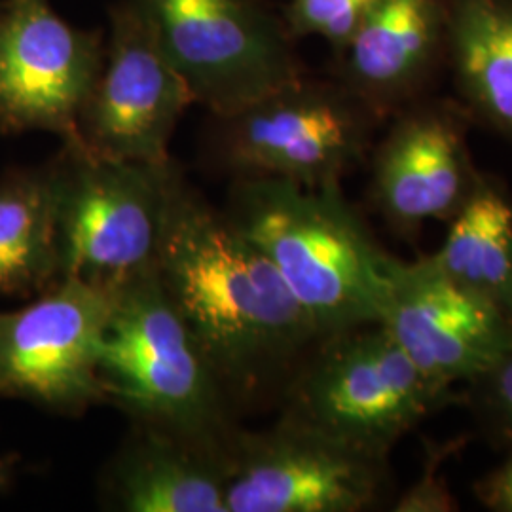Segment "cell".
Instances as JSON below:
<instances>
[{
  "mask_svg": "<svg viewBox=\"0 0 512 512\" xmlns=\"http://www.w3.org/2000/svg\"><path fill=\"white\" fill-rule=\"evenodd\" d=\"M389 458L283 414L228 442V512H365L393 495Z\"/></svg>",
  "mask_w": 512,
  "mask_h": 512,
  "instance_id": "obj_8",
  "label": "cell"
},
{
  "mask_svg": "<svg viewBox=\"0 0 512 512\" xmlns=\"http://www.w3.org/2000/svg\"><path fill=\"white\" fill-rule=\"evenodd\" d=\"M444 452L437 450L435 456L429 458V463L423 475L414 482L404 494L393 501L391 511L395 512H452L458 511V499L448 488L446 480L440 475V463Z\"/></svg>",
  "mask_w": 512,
  "mask_h": 512,
  "instance_id": "obj_21",
  "label": "cell"
},
{
  "mask_svg": "<svg viewBox=\"0 0 512 512\" xmlns=\"http://www.w3.org/2000/svg\"><path fill=\"white\" fill-rule=\"evenodd\" d=\"M228 442L215 444L137 423L105 476L112 509L228 512Z\"/></svg>",
  "mask_w": 512,
  "mask_h": 512,
  "instance_id": "obj_14",
  "label": "cell"
},
{
  "mask_svg": "<svg viewBox=\"0 0 512 512\" xmlns=\"http://www.w3.org/2000/svg\"><path fill=\"white\" fill-rule=\"evenodd\" d=\"M156 272L226 395L266 389L321 340L272 262L183 175L169 194Z\"/></svg>",
  "mask_w": 512,
  "mask_h": 512,
  "instance_id": "obj_1",
  "label": "cell"
},
{
  "mask_svg": "<svg viewBox=\"0 0 512 512\" xmlns=\"http://www.w3.org/2000/svg\"><path fill=\"white\" fill-rule=\"evenodd\" d=\"M219 122L220 164L239 177L342 183L363 162L376 116L342 84L300 76Z\"/></svg>",
  "mask_w": 512,
  "mask_h": 512,
  "instance_id": "obj_6",
  "label": "cell"
},
{
  "mask_svg": "<svg viewBox=\"0 0 512 512\" xmlns=\"http://www.w3.org/2000/svg\"><path fill=\"white\" fill-rule=\"evenodd\" d=\"M226 215L272 262L321 338L380 323L395 256L372 238L342 183L239 177Z\"/></svg>",
  "mask_w": 512,
  "mask_h": 512,
  "instance_id": "obj_2",
  "label": "cell"
},
{
  "mask_svg": "<svg viewBox=\"0 0 512 512\" xmlns=\"http://www.w3.org/2000/svg\"><path fill=\"white\" fill-rule=\"evenodd\" d=\"M475 495L490 511L512 512V446L505 461L476 482Z\"/></svg>",
  "mask_w": 512,
  "mask_h": 512,
  "instance_id": "obj_22",
  "label": "cell"
},
{
  "mask_svg": "<svg viewBox=\"0 0 512 512\" xmlns=\"http://www.w3.org/2000/svg\"><path fill=\"white\" fill-rule=\"evenodd\" d=\"M110 304V293L59 279L23 308L0 311V399L65 416L107 403L97 357Z\"/></svg>",
  "mask_w": 512,
  "mask_h": 512,
  "instance_id": "obj_10",
  "label": "cell"
},
{
  "mask_svg": "<svg viewBox=\"0 0 512 512\" xmlns=\"http://www.w3.org/2000/svg\"><path fill=\"white\" fill-rule=\"evenodd\" d=\"M298 365L285 412L389 458L399 440L458 395L425 376L380 323L321 338Z\"/></svg>",
  "mask_w": 512,
  "mask_h": 512,
  "instance_id": "obj_4",
  "label": "cell"
},
{
  "mask_svg": "<svg viewBox=\"0 0 512 512\" xmlns=\"http://www.w3.org/2000/svg\"><path fill=\"white\" fill-rule=\"evenodd\" d=\"M12 478H14V469H12V463L6 461V459H0V494L6 492L12 484Z\"/></svg>",
  "mask_w": 512,
  "mask_h": 512,
  "instance_id": "obj_23",
  "label": "cell"
},
{
  "mask_svg": "<svg viewBox=\"0 0 512 512\" xmlns=\"http://www.w3.org/2000/svg\"><path fill=\"white\" fill-rule=\"evenodd\" d=\"M448 234L431 258L461 287L490 300L512 317V198L480 175L471 198L448 222Z\"/></svg>",
  "mask_w": 512,
  "mask_h": 512,
  "instance_id": "obj_18",
  "label": "cell"
},
{
  "mask_svg": "<svg viewBox=\"0 0 512 512\" xmlns=\"http://www.w3.org/2000/svg\"><path fill=\"white\" fill-rule=\"evenodd\" d=\"M380 0H289L285 27L291 37H319L344 48Z\"/></svg>",
  "mask_w": 512,
  "mask_h": 512,
  "instance_id": "obj_19",
  "label": "cell"
},
{
  "mask_svg": "<svg viewBox=\"0 0 512 512\" xmlns=\"http://www.w3.org/2000/svg\"><path fill=\"white\" fill-rule=\"evenodd\" d=\"M194 101L228 116L302 76L262 0H131Z\"/></svg>",
  "mask_w": 512,
  "mask_h": 512,
  "instance_id": "obj_7",
  "label": "cell"
},
{
  "mask_svg": "<svg viewBox=\"0 0 512 512\" xmlns=\"http://www.w3.org/2000/svg\"><path fill=\"white\" fill-rule=\"evenodd\" d=\"M61 279L52 165L0 177V296H37Z\"/></svg>",
  "mask_w": 512,
  "mask_h": 512,
  "instance_id": "obj_17",
  "label": "cell"
},
{
  "mask_svg": "<svg viewBox=\"0 0 512 512\" xmlns=\"http://www.w3.org/2000/svg\"><path fill=\"white\" fill-rule=\"evenodd\" d=\"M190 105L194 95L141 12L131 0L116 4L74 141L110 160L167 164L171 137Z\"/></svg>",
  "mask_w": 512,
  "mask_h": 512,
  "instance_id": "obj_9",
  "label": "cell"
},
{
  "mask_svg": "<svg viewBox=\"0 0 512 512\" xmlns=\"http://www.w3.org/2000/svg\"><path fill=\"white\" fill-rule=\"evenodd\" d=\"M444 40L442 0H380L338 50L340 84L382 116L418 92Z\"/></svg>",
  "mask_w": 512,
  "mask_h": 512,
  "instance_id": "obj_15",
  "label": "cell"
},
{
  "mask_svg": "<svg viewBox=\"0 0 512 512\" xmlns=\"http://www.w3.org/2000/svg\"><path fill=\"white\" fill-rule=\"evenodd\" d=\"M105 38L65 21L50 0H4L0 131H50L73 139L103 63Z\"/></svg>",
  "mask_w": 512,
  "mask_h": 512,
  "instance_id": "obj_11",
  "label": "cell"
},
{
  "mask_svg": "<svg viewBox=\"0 0 512 512\" xmlns=\"http://www.w3.org/2000/svg\"><path fill=\"white\" fill-rule=\"evenodd\" d=\"M473 397L488 427L512 446V349L497 365L471 384Z\"/></svg>",
  "mask_w": 512,
  "mask_h": 512,
  "instance_id": "obj_20",
  "label": "cell"
},
{
  "mask_svg": "<svg viewBox=\"0 0 512 512\" xmlns=\"http://www.w3.org/2000/svg\"><path fill=\"white\" fill-rule=\"evenodd\" d=\"M97 368L107 403L135 423L215 444L232 439L219 376L156 264L112 294Z\"/></svg>",
  "mask_w": 512,
  "mask_h": 512,
  "instance_id": "obj_3",
  "label": "cell"
},
{
  "mask_svg": "<svg viewBox=\"0 0 512 512\" xmlns=\"http://www.w3.org/2000/svg\"><path fill=\"white\" fill-rule=\"evenodd\" d=\"M54 173L61 279L114 294L154 268L175 162L143 164L97 156L65 139Z\"/></svg>",
  "mask_w": 512,
  "mask_h": 512,
  "instance_id": "obj_5",
  "label": "cell"
},
{
  "mask_svg": "<svg viewBox=\"0 0 512 512\" xmlns=\"http://www.w3.org/2000/svg\"><path fill=\"white\" fill-rule=\"evenodd\" d=\"M476 171L463 122L444 105L404 112L374 152L370 200L399 236L450 222L471 198Z\"/></svg>",
  "mask_w": 512,
  "mask_h": 512,
  "instance_id": "obj_13",
  "label": "cell"
},
{
  "mask_svg": "<svg viewBox=\"0 0 512 512\" xmlns=\"http://www.w3.org/2000/svg\"><path fill=\"white\" fill-rule=\"evenodd\" d=\"M444 42L463 101L512 141V0H450Z\"/></svg>",
  "mask_w": 512,
  "mask_h": 512,
  "instance_id": "obj_16",
  "label": "cell"
},
{
  "mask_svg": "<svg viewBox=\"0 0 512 512\" xmlns=\"http://www.w3.org/2000/svg\"><path fill=\"white\" fill-rule=\"evenodd\" d=\"M380 325L425 376L452 389L473 384L512 349L511 315L450 279L431 255L393 260Z\"/></svg>",
  "mask_w": 512,
  "mask_h": 512,
  "instance_id": "obj_12",
  "label": "cell"
}]
</instances>
